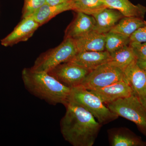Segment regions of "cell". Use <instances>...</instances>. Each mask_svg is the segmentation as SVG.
I'll return each mask as SVG.
<instances>
[{
  "mask_svg": "<svg viewBox=\"0 0 146 146\" xmlns=\"http://www.w3.org/2000/svg\"><path fill=\"white\" fill-rule=\"evenodd\" d=\"M66 112L60 122L64 139L74 146H92L102 125L88 110L68 102Z\"/></svg>",
  "mask_w": 146,
  "mask_h": 146,
  "instance_id": "obj_1",
  "label": "cell"
},
{
  "mask_svg": "<svg viewBox=\"0 0 146 146\" xmlns=\"http://www.w3.org/2000/svg\"><path fill=\"white\" fill-rule=\"evenodd\" d=\"M22 77L25 88L35 96L52 105L68 104L71 89L48 72L26 68L22 71Z\"/></svg>",
  "mask_w": 146,
  "mask_h": 146,
  "instance_id": "obj_2",
  "label": "cell"
},
{
  "mask_svg": "<svg viewBox=\"0 0 146 146\" xmlns=\"http://www.w3.org/2000/svg\"><path fill=\"white\" fill-rule=\"evenodd\" d=\"M68 102L78 105L88 110L102 125L112 121L119 117L106 107L98 97L81 85L71 89Z\"/></svg>",
  "mask_w": 146,
  "mask_h": 146,
  "instance_id": "obj_3",
  "label": "cell"
},
{
  "mask_svg": "<svg viewBox=\"0 0 146 146\" xmlns=\"http://www.w3.org/2000/svg\"><path fill=\"white\" fill-rule=\"evenodd\" d=\"M78 52L74 40L66 38L57 47L39 55L31 68L33 71L48 72L61 63L70 61Z\"/></svg>",
  "mask_w": 146,
  "mask_h": 146,
  "instance_id": "obj_4",
  "label": "cell"
},
{
  "mask_svg": "<svg viewBox=\"0 0 146 146\" xmlns=\"http://www.w3.org/2000/svg\"><path fill=\"white\" fill-rule=\"evenodd\" d=\"M107 107L118 117L135 123L146 136V109L138 98L133 94L108 104Z\"/></svg>",
  "mask_w": 146,
  "mask_h": 146,
  "instance_id": "obj_5",
  "label": "cell"
},
{
  "mask_svg": "<svg viewBox=\"0 0 146 146\" xmlns=\"http://www.w3.org/2000/svg\"><path fill=\"white\" fill-rule=\"evenodd\" d=\"M120 81L128 82L124 72L119 68L106 63L90 71L81 85L91 90Z\"/></svg>",
  "mask_w": 146,
  "mask_h": 146,
  "instance_id": "obj_6",
  "label": "cell"
},
{
  "mask_svg": "<svg viewBox=\"0 0 146 146\" xmlns=\"http://www.w3.org/2000/svg\"><path fill=\"white\" fill-rule=\"evenodd\" d=\"M90 71L69 61L58 65L48 73L63 85L72 89L81 85Z\"/></svg>",
  "mask_w": 146,
  "mask_h": 146,
  "instance_id": "obj_7",
  "label": "cell"
},
{
  "mask_svg": "<svg viewBox=\"0 0 146 146\" xmlns=\"http://www.w3.org/2000/svg\"><path fill=\"white\" fill-rule=\"evenodd\" d=\"M40 27L31 17L23 18L13 31L1 40L5 47L12 46L20 42H25L33 36Z\"/></svg>",
  "mask_w": 146,
  "mask_h": 146,
  "instance_id": "obj_8",
  "label": "cell"
},
{
  "mask_svg": "<svg viewBox=\"0 0 146 146\" xmlns=\"http://www.w3.org/2000/svg\"><path fill=\"white\" fill-rule=\"evenodd\" d=\"M89 91L106 104L119 99L130 96L133 94L128 82L125 81L118 82L105 87Z\"/></svg>",
  "mask_w": 146,
  "mask_h": 146,
  "instance_id": "obj_9",
  "label": "cell"
},
{
  "mask_svg": "<svg viewBox=\"0 0 146 146\" xmlns=\"http://www.w3.org/2000/svg\"><path fill=\"white\" fill-rule=\"evenodd\" d=\"M133 94L142 102L146 96V73L133 60L123 71Z\"/></svg>",
  "mask_w": 146,
  "mask_h": 146,
  "instance_id": "obj_10",
  "label": "cell"
},
{
  "mask_svg": "<svg viewBox=\"0 0 146 146\" xmlns=\"http://www.w3.org/2000/svg\"><path fill=\"white\" fill-rule=\"evenodd\" d=\"M110 58V53L106 50L78 52L70 61L91 71L100 65L109 62Z\"/></svg>",
  "mask_w": 146,
  "mask_h": 146,
  "instance_id": "obj_11",
  "label": "cell"
},
{
  "mask_svg": "<svg viewBox=\"0 0 146 146\" xmlns=\"http://www.w3.org/2000/svg\"><path fill=\"white\" fill-rule=\"evenodd\" d=\"M76 16L65 32V38L75 39L94 30L96 21L92 16L77 12Z\"/></svg>",
  "mask_w": 146,
  "mask_h": 146,
  "instance_id": "obj_12",
  "label": "cell"
},
{
  "mask_svg": "<svg viewBox=\"0 0 146 146\" xmlns=\"http://www.w3.org/2000/svg\"><path fill=\"white\" fill-rule=\"evenodd\" d=\"M92 16L96 21L94 31L102 34L110 31L123 16L118 11L108 8L103 9Z\"/></svg>",
  "mask_w": 146,
  "mask_h": 146,
  "instance_id": "obj_13",
  "label": "cell"
},
{
  "mask_svg": "<svg viewBox=\"0 0 146 146\" xmlns=\"http://www.w3.org/2000/svg\"><path fill=\"white\" fill-rule=\"evenodd\" d=\"M78 52L104 51L105 48V34L95 31L74 39Z\"/></svg>",
  "mask_w": 146,
  "mask_h": 146,
  "instance_id": "obj_14",
  "label": "cell"
},
{
  "mask_svg": "<svg viewBox=\"0 0 146 146\" xmlns=\"http://www.w3.org/2000/svg\"><path fill=\"white\" fill-rule=\"evenodd\" d=\"M107 8L119 11L124 17H136L143 19L146 8L141 4L134 5L129 0H103Z\"/></svg>",
  "mask_w": 146,
  "mask_h": 146,
  "instance_id": "obj_15",
  "label": "cell"
},
{
  "mask_svg": "<svg viewBox=\"0 0 146 146\" xmlns=\"http://www.w3.org/2000/svg\"><path fill=\"white\" fill-rule=\"evenodd\" d=\"M72 10L71 0L70 1L56 5H50L45 4L36 10L30 17L37 22L40 26L59 13Z\"/></svg>",
  "mask_w": 146,
  "mask_h": 146,
  "instance_id": "obj_16",
  "label": "cell"
},
{
  "mask_svg": "<svg viewBox=\"0 0 146 146\" xmlns=\"http://www.w3.org/2000/svg\"><path fill=\"white\" fill-rule=\"evenodd\" d=\"M110 142L112 146L143 145L140 138L126 129H114L109 131Z\"/></svg>",
  "mask_w": 146,
  "mask_h": 146,
  "instance_id": "obj_17",
  "label": "cell"
},
{
  "mask_svg": "<svg viewBox=\"0 0 146 146\" xmlns=\"http://www.w3.org/2000/svg\"><path fill=\"white\" fill-rule=\"evenodd\" d=\"M146 22L143 18L136 17H124L110 31L130 37L134 31L139 28L145 25Z\"/></svg>",
  "mask_w": 146,
  "mask_h": 146,
  "instance_id": "obj_18",
  "label": "cell"
},
{
  "mask_svg": "<svg viewBox=\"0 0 146 146\" xmlns=\"http://www.w3.org/2000/svg\"><path fill=\"white\" fill-rule=\"evenodd\" d=\"M110 54L111 58L108 63L119 68L123 72L133 60L136 59L133 50L129 45L111 53Z\"/></svg>",
  "mask_w": 146,
  "mask_h": 146,
  "instance_id": "obj_19",
  "label": "cell"
},
{
  "mask_svg": "<svg viewBox=\"0 0 146 146\" xmlns=\"http://www.w3.org/2000/svg\"><path fill=\"white\" fill-rule=\"evenodd\" d=\"M72 10L93 16L107 8L103 0H71Z\"/></svg>",
  "mask_w": 146,
  "mask_h": 146,
  "instance_id": "obj_20",
  "label": "cell"
},
{
  "mask_svg": "<svg viewBox=\"0 0 146 146\" xmlns=\"http://www.w3.org/2000/svg\"><path fill=\"white\" fill-rule=\"evenodd\" d=\"M129 37L116 33L109 32L105 34L106 50L111 53L130 44Z\"/></svg>",
  "mask_w": 146,
  "mask_h": 146,
  "instance_id": "obj_21",
  "label": "cell"
},
{
  "mask_svg": "<svg viewBox=\"0 0 146 146\" xmlns=\"http://www.w3.org/2000/svg\"><path fill=\"white\" fill-rule=\"evenodd\" d=\"M46 3V0H25L22 11L23 18L30 17Z\"/></svg>",
  "mask_w": 146,
  "mask_h": 146,
  "instance_id": "obj_22",
  "label": "cell"
},
{
  "mask_svg": "<svg viewBox=\"0 0 146 146\" xmlns=\"http://www.w3.org/2000/svg\"><path fill=\"white\" fill-rule=\"evenodd\" d=\"M129 45L133 50L136 59L146 58V42L144 43L130 42Z\"/></svg>",
  "mask_w": 146,
  "mask_h": 146,
  "instance_id": "obj_23",
  "label": "cell"
},
{
  "mask_svg": "<svg viewBox=\"0 0 146 146\" xmlns=\"http://www.w3.org/2000/svg\"><path fill=\"white\" fill-rule=\"evenodd\" d=\"M130 42H146V25L137 29L129 37Z\"/></svg>",
  "mask_w": 146,
  "mask_h": 146,
  "instance_id": "obj_24",
  "label": "cell"
},
{
  "mask_svg": "<svg viewBox=\"0 0 146 146\" xmlns=\"http://www.w3.org/2000/svg\"><path fill=\"white\" fill-rule=\"evenodd\" d=\"M71 0H46V3L50 5H56L68 2Z\"/></svg>",
  "mask_w": 146,
  "mask_h": 146,
  "instance_id": "obj_25",
  "label": "cell"
},
{
  "mask_svg": "<svg viewBox=\"0 0 146 146\" xmlns=\"http://www.w3.org/2000/svg\"><path fill=\"white\" fill-rule=\"evenodd\" d=\"M136 63L138 66L146 73V58L136 59Z\"/></svg>",
  "mask_w": 146,
  "mask_h": 146,
  "instance_id": "obj_26",
  "label": "cell"
},
{
  "mask_svg": "<svg viewBox=\"0 0 146 146\" xmlns=\"http://www.w3.org/2000/svg\"><path fill=\"white\" fill-rule=\"evenodd\" d=\"M142 103V104L144 106V107H145L146 109V96L145 97V98L143 100L142 102H141Z\"/></svg>",
  "mask_w": 146,
  "mask_h": 146,
  "instance_id": "obj_27",
  "label": "cell"
}]
</instances>
